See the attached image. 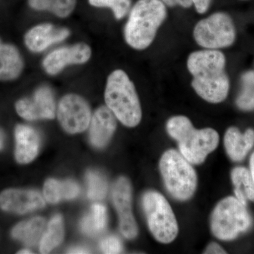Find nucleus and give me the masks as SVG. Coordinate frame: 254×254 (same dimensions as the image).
<instances>
[{
	"label": "nucleus",
	"instance_id": "obj_1",
	"mask_svg": "<svg viewBox=\"0 0 254 254\" xmlns=\"http://www.w3.org/2000/svg\"><path fill=\"white\" fill-rule=\"evenodd\" d=\"M226 58L218 50H199L187 60V68L193 76L191 86L200 98L210 103L224 101L230 90L225 71Z\"/></svg>",
	"mask_w": 254,
	"mask_h": 254
},
{
	"label": "nucleus",
	"instance_id": "obj_2",
	"mask_svg": "<svg viewBox=\"0 0 254 254\" xmlns=\"http://www.w3.org/2000/svg\"><path fill=\"white\" fill-rule=\"evenodd\" d=\"M166 16V7L160 0H138L131 10L124 31L128 46L136 50L148 48Z\"/></svg>",
	"mask_w": 254,
	"mask_h": 254
},
{
	"label": "nucleus",
	"instance_id": "obj_3",
	"mask_svg": "<svg viewBox=\"0 0 254 254\" xmlns=\"http://www.w3.org/2000/svg\"><path fill=\"white\" fill-rule=\"evenodd\" d=\"M167 131L178 143L180 153L190 164L199 165L218 146V132L211 128L197 130L185 116H175L167 123Z\"/></svg>",
	"mask_w": 254,
	"mask_h": 254
},
{
	"label": "nucleus",
	"instance_id": "obj_4",
	"mask_svg": "<svg viewBox=\"0 0 254 254\" xmlns=\"http://www.w3.org/2000/svg\"><path fill=\"white\" fill-rule=\"evenodd\" d=\"M105 101L117 120L125 126L135 127L141 122V107L136 88L123 70H115L108 76Z\"/></svg>",
	"mask_w": 254,
	"mask_h": 254
},
{
	"label": "nucleus",
	"instance_id": "obj_5",
	"mask_svg": "<svg viewBox=\"0 0 254 254\" xmlns=\"http://www.w3.org/2000/svg\"><path fill=\"white\" fill-rule=\"evenodd\" d=\"M160 170L165 187L174 198L187 200L197 187V175L190 162L177 150H167L160 161Z\"/></svg>",
	"mask_w": 254,
	"mask_h": 254
},
{
	"label": "nucleus",
	"instance_id": "obj_6",
	"mask_svg": "<svg viewBox=\"0 0 254 254\" xmlns=\"http://www.w3.org/2000/svg\"><path fill=\"white\" fill-rule=\"evenodd\" d=\"M252 220L246 205L235 197L229 196L219 202L210 219L214 236L221 240H232L248 230Z\"/></svg>",
	"mask_w": 254,
	"mask_h": 254
},
{
	"label": "nucleus",
	"instance_id": "obj_7",
	"mask_svg": "<svg viewBox=\"0 0 254 254\" xmlns=\"http://www.w3.org/2000/svg\"><path fill=\"white\" fill-rule=\"evenodd\" d=\"M148 227L155 240L170 244L178 235V224L168 200L155 190L145 192L142 199Z\"/></svg>",
	"mask_w": 254,
	"mask_h": 254
},
{
	"label": "nucleus",
	"instance_id": "obj_8",
	"mask_svg": "<svg viewBox=\"0 0 254 254\" xmlns=\"http://www.w3.org/2000/svg\"><path fill=\"white\" fill-rule=\"evenodd\" d=\"M197 44L208 50L231 46L236 38V30L232 18L223 12L215 13L200 20L193 29Z\"/></svg>",
	"mask_w": 254,
	"mask_h": 254
},
{
	"label": "nucleus",
	"instance_id": "obj_9",
	"mask_svg": "<svg viewBox=\"0 0 254 254\" xmlns=\"http://www.w3.org/2000/svg\"><path fill=\"white\" fill-rule=\"evenodd\" d=\"M57 115L63 129L71 134L86 130L92 118L91 108L86 100L75 93L63 97L58 104Z\"/></svg>",
	"mask_w": 254,
	"mask_h": 254
},
{
	"label": "nucleus",
	"instance_id": "obj_10",
	"mask_svg": "<svg viewBox=\"0 0 254 254\" xmlns=\"http://www.w3.org/2000/svg\"><path fill=\"white\" fill-rule=\"evenodd\" d=\"M15 110L18 116L27 121L53 120L56 115V104L53 91L48 86L39 87L31 97L18 100Z\"/></svg>",
	"mask_w": 254,
	"mask_h": 254
},
{
	"label": "nucleus",
	"instance_id": "obj_11",
	"mask_svg": "<svg viewBox=\"0 0 254 254\" xmlns=\"http://www.w3.org/2000/svg\"><path fill=\"white\" fill-rule=\"evenodd\" d=\"M91 47L84 43L56 48L45 57L43 69L50 76H56L71 65L84 64L91 59Z\"/></svg>",
	"mask_w": 254,
	"mask_h": 254
},
{
	"label": "nucleus",
	"instance_id": "obj_12",
	"mask_svg": "<svg viewBox=\"0 0 254 254\" xmlns=\"http://www.w3.org/2000/svg\"><path fill=\"white\" fill-rule=\"evenodd\" d=\"M113 201L120 220V231L128 240L138 235V226L132 213V188L129 180L121 177L116 180L113 188Z\"/></svg>",
	"mask_w": 254,
	"mask_h": 254
},
{
	"label": "nucleus",
	"instance_id": "obj_13",
	"mask_svg": "<svg viewBox=\"0 0 254 254\" xmlns=\"http://www.w3.org/2000/svg\"><path fill=\"white\" fill-rule=\"evenodd\" d=\"M68 28L56 27L52 23H40L28 29L23 37L25 46L33 53H41L53 45L68 38Z\"/></svg>",
	"mask_w": 254,
	"mask_h": 254
},
{
	"label": "nucleus",
	"instance_id": "obj_14",
	"mask_svg": "<svg viewBox=\"0 0 254 254\" xmlns=\"http://www.w3.org/2000/svg\"><path fill=\"white\" fill-rule=\"evenodd\" d=\"M45 205L43 196L36 190L9 189L0 193V208L10 213H28Z\"/></svg>",
	"mask_w": 254,
	"mask_h": 254
},
{
	"label": "nucleus",
	"instance_id": "obj_15",
	"mask_svg": "<svg viewBox=\"0 0 254 254\" xmlns=\"http://www.w3.org/2000/svg\"><path fill=\"white\" fill-rule=\"evenodd\" d=\"M89 139L95 148H104L117 128V118L107 106L100 107L92 115Z\"/></svg>",
	"mask_w": 254,
	"mask_h": 254
},
{
	"label": "nucleus",
	"instance_id": "obj_16",
	"mask_svg": "<svg viewBox=\"0 0 254 254\" xmlns=\"http://www.w3.org/2000/svg\"><path fill=\"white\" fill-rule=\"evenodd\" d=\"M15 158L17 163L28 164L36 158L41 145L39 134L33 127L18 125L15 127Z\"/></svg>",
	"mask_w": 254,
	"mask_h": 254
},
{
	"label": "nucleus",
	"instance_id": "obj_17",
	"mask_svg": "<svg viewBox=\"0 0 254 254\" xmlns=\"http://www.w3.org/2000/svg\"><path fill=\"white\" fill-rule=\"evenodd\" d=\"M24 68L22 55L12 43H3L0 46V81H15Z\"/></svg>",
	"mask_w": 254,
	"mask_h": 254
},
{
	"label": "nucleus",
	"instance_id": "obj_18",
	"mask_svg": "<svg viewBox=\"0 0 254 254\" xmlns=\"http://www.w3.org/2000/svg\"><path fill=\"white\" fill-rule=\"evenodd\" d=\"M224 143L229 157L234 161H241L254 146V131L249 128L242 133L236 127H230L225 133Z\"/></svg>",
	"mask_w": 254,
	"mask_h": 254
},
{
	"label": "nucleus",
	"instance_id": "obj_19",
	"mask_svg": "<svg viewBox=\"0 0 254 254\" xmlns=\"http://www.w3.org/2000/svg\"><path fill=\"white\" fill-rule=\"evenodd\" d=\"M45 198L55 204L63 200H71L77 197L80 187L72 180L60 182L54 179L47 180L43 189Z\"/></svg>",
	"mask_w": 254,
	"mask_h": 254
},
{
	"label": "nucleus",
	"instance_id": "obj_20",
	"mask_svg": "<svg viewBox=\"0 0 254 254\" xmlns=\"http://www.w3.org/2000/svg\"><path fill=\"white\" fill-rule=\"evenodd\" d=\"M46 225V220L41 217H36L20 222L13 228L11 235L15 240L28 246L38 244Z\"/></svg>",
	"mask_w": 254,
	"mask_h": 254
},
{
	"label": "nucleus",
	"instance_id": "obj_21",
	"mask_svg": "<svg viewBox=\"0 0 254 254\" xmlns=\"http://www.w3.org/2000/svg\"><path fill=\"white\" fill-rule=\"evenodd\" d=\"M108 223V213L105 205L95 203L89 213L82 219L80 227L85 235L95 237L104 231Z\"/></svg>",
	"mask_w": 254,
	"mask_h": 254
},
{
	"label": "nucleus",
	"instance_id": "obj_22",
	"mask_svg": "<svg viewBox=\"0 0 254 254\" xmlns=\"http://www.w3.org/2000/svg\"><path fill=\"white\" fill-rule=\"evenodd\" d=\"M231 177L237 199L245 205L247 200L254 201V182L251 172L238 167L232 170Z\"/></svg>",
	"mask_w": 254,
	"mask_h": 254
},
{
	"label": "nucleus",
	"instance_id": "obj_23",
	"mask_svg": "<svg viewBox=\"0 0 254 254\" xmlns=\"http://www.w3.org/2000/svg\"><path fill=\"white\" fill-rule=\"evenodd\" d=\"M64 237V226L63 217L56 215L51 219L40 242V252L48 254L63 242Z\"/></svg>",
	"mask_w": 254,
	"mask_h": 254
},
{
	"label": "nucleus",
	"instance_id": "obj_24",
	"mask_svg": "<svg viewBox=\"0 0 254 254\" xmlns=\"http://www.w3.org/2000/svg\"><path fill=\"white\" fill-rule=\"evenodd\" d=\"M32 9L48 11L60 18H66L73 12L76 0H28Z\"/></svg>",
	"mask_w": 254,
	"mask_h": 254
},
{
	"label": "nucleus",
	"instance_id": "obj_25",
	"mask_svg": "<svg viewBox=\"0 0 254 254\" xmlns=\"http://www.w3.org/2000/svg\"><path fill=\"white\" fill-rule=\"evenodd\" d=\"M242 89L236 100L237 107L245 111L254 110V71H246L241 77Z\"/></svg>",
	"mask_w": 254,
	"mask_h": 254
},
{
	"label": "nucleus",
	"instance_id": "obj_26",
	"mask_svg": "<svg viewBox=\"0 0 254 254\" xmlns=\"http://www.w3.org/2000/svg\"><path fill=\"white\" fill-rule=\"evenodd\" d=\"M88 186V197L91 200H102L108 193V182L105 177L98 172L90 170L86 175Z\"/></svg>",
	"mask_w": 254,
	"mask_h": 254
},
{
	"label": "nucleus",
	"instance_id": "obj_27",
	"mask_svg": "<svg viewBox=\"0 0 254 254\" xmlns=\"http://www.w3.org/2000/svg\"><path fill=\"white\" fill-rule=\"evenodd\" d=\"M88 1L95 7L110 8L118 20L126 16L131 6V0H88Z\"/></svg>",
	"mask_w": 254,
	"mask_h": 254
},
{
	"label": "nucleus",
	"instance_id": "obj_28",
	"mask_svg": "<svg viewBox=\"0 0 254 254\" xmlns=\"http://www.w3.org/2000/svg\"><path fill=\"white\" fill-rule=\"evenodd\" d=\"M100 250L104 254H120L123 250V244L118 237L109 236L100 242Z\"/></svg>",
	"mask_w": 254,
	"mask_h": 254
},
{
	"label": "nucleus",
	"instance_id": "obj_29",
	"mask_svg": "<svg viewBox=\"0 0 254 254\" xmlns=\"http://www.w3.org/2000/svg\"><path fill=\"white\" fill-rule=\"evenodd\" d=\"M192 1L197 12L203 14L208 9L211 0H192Z\"/></svg>",
	"mask_w": 254,
	"mask_h": 254
},
{
	"label": "nucleus",
	"instance_id": "obj_30",
	"mask_svg": "<svg viewBox=\"0 0 254 254\" xmlns=\"http://www.w3.org/2000/svg\"><path fill=\"white\" fill-rule=\"evenodd\" d=\"M165 4L170 6H174L179 4L184 8H190L193 4L192 0H162Z\"/></svg>",
	"mask_w": 254,
	"mask_h": 254
},
{
	"label": "nucleus",
	"instance_id": "obj_31",
	"mask_svg": "<svg viewBox=\"0 0 254 254\" xmlns=\"http://www.w3.org/2000/svg\"><path fill=\"white\" fill-rule=\"evenodd\" d=\"M204 254H226V252L218 244L213 242L205 249Z\"/></svg>",
	"mask_w": 254,
	"mask_h": 254
},
{
	"label": "nucleus",
	"instance_id": "obj_32",
	"mask_svg": "<svg viewBox=\"0 0 254 254\" xmlns=\"http://www.w3.org/2000/svg\"><path fill=\"white\" fill-rule=\"evenodd\" d=\"M69 254H88L89 252L86 249L81 248V247H77V248L72 249L68 252Z\"/></svg>",
	"mask_w": 254,
	"mask_h": 254
},
{
	"label": "nucleus",
	"instance_id": "obj_33",
	"mask_svg": "<svg viewBox=\"0 0 254 254\" xmlns=\"http://www.w3.org/2000/svg\"><path fill=\"white\" fill-rule=\"evenodd\" d=\"M250 169L251 174H252V178H253L254 182V153L251 157L250 160Z\"/></svg>",
	"mask_w": 254,
	"mask_h": 254
},
{
	"label": "nucleus",
	"instance_id": "obj_34",
	"mask_svg": "<svg viewBox=\"0 0 254 254\" xmlns=\"http://www.w3.org/2000/svg\"><path fill=\"white\" fill-rule=\"evenodd\" d=\"M4 133L3 132L2 130L0 128V150L2 149L3 147H4Z\"/></svg>",
	"mask_w": 254,
	"mask_h": 254
},
{
	"label": "nucleus",
	"instance_id": "obj_35",
	"mask_svg": "<svg viewBox=\"0 0 254 254\" xmlns=\"http://www.w3.org/2000/svg\"><path fill=\"white\" fill-rule=\"evenodd\" d=\"M18 254H32V252L31 251L28 250H23L20 251L19 252H18Z\"/></svg>",
	"mask_w": 254,
	"mask_h": 254
},
{
	"label": "nucleus",
	"instance_id": "obj_36",
	"mask_svg": "<svg viewBox=\"0 0 254 254\" xmlns=\"http://www.w3.org/2000/svg\"><path fill=\"white\" fill-rule=\"evenodd\" d=\"M3 43H4V41H3V40L1 39V37H0V46H1V45L3 44Z\"/></svg>",
	"mask_w": 254,
	"mask_h": 254
}]
</instances>
